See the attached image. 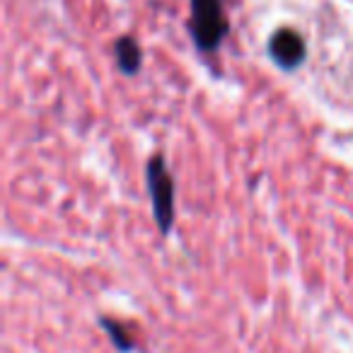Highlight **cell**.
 I'll list each match as a JSON object with an SVG mask.
<instances>
[{"mask_svg":"<svg viewBox=\"0 0 353 353\" xmlns=\"http://www.w3.org/2000/svg\"><path fill=\"white\" fill-rule=\"evenodd\" d=\"M307 46L305 39L293 30H279L269 39V59L279 65L281 70H295L305 63Z\"/></svg>","mask_w":353,"mask_h":353,"instance_id":"3957f363","label":"cell"},{"mask_svg":"<svg viewBox=\"0 0 353 353\" xmlns=\"http://www.w3.org/2000/svg\"><path fill=\"white\" fill-rule=\"evenodd\" d=\"M148 192H150L152 201V216L157 221L160 232H170L172 223H174V182H172V174L167 170L165 160L160 155L150 157L148 162Z\"/></svg>","mask_w":353,"mask_h":353,"instance_id":"7a4b0ae2","label":"cell"},{"mask_svg":"<svg viewBox=\"0 0 353 353\" xmlns=\"http://www.w3.org/2000/svg\"><path fill=\"white\" fill-rule=\"evenodd\" d=\"M114 56H117V65L121 68L123 75H136L141 70V46L131 37H121V39L114 44Z\"/></svg>","mask_w":353,"mask_h":353,"instance_id":"277c9868","label":"cell"},{"mask_svg":"<svg viewBox=\"0 0 353 353\" xmlns=\"http://www.w3.org/2000/svg\"><path fill=\"white\" fill-rule=\"evenodd\" d=\"M189 3H192V17H189L192 41L201 54H211L221 46L230 30L223 3L221 0H189Z\"/></svg>","mask_w":353,"mask_h":353,"instance_id":"6da1fadb","label":"cell"}]
</instances>
